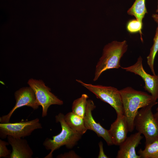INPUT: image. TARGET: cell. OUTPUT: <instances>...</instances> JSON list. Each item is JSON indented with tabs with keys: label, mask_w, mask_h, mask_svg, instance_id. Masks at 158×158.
Instances as JSON below:
<instances>
[{
	"label": "cell",
	"mask_w": 158,
	"mask_h": 158,
	"mask_svg": "<svg viewBox=\"0 0 158 158\" xmlns=\"http://www.w3.org/2000/svg\"><path fill=\"white\" fill-rule=\"evenodd\" d=\"M56 122L61 125V132L53 136V139L47 138L43 142V145L49 153L44 158H52L53 153L61 147L65 145L68 149H71L76 145L83 135L73 130L68 125L64 119V115L60 113L55 116Z\"/></svg>",
	"instance_id": "cell-3"
},
{
	"label": "cell",
	"mask_w": 158,
	"mask_h": 158,
	"mask_svg": "<svg viewBox=\"0 0 158 158\" xmlns=\"http://www.w3.org/2000/svg\"><path fill=\"white\" fill-rule=\"evenodd\" d=\"M138 154L141 158H158V138L145 145L144 149H140Z\"/></svg>",
	"instance_id": "cell-17"
},
{
	"label": "cell",
	"mask_w": 158,
	"mask_h": 158,
	"mask_svg": "<svg viewBox=\"0 0 158 158\" xmlns=\"http://www.w3.org/2000/svg\"><path fill=\"white\" fill-rule=\"evenodd\" d=\"M123 107V114L127 121L128 131H133L135 118L140 108L156 101L153 97L146 92L137 90L130 87L119 90Z\"/></svg>",
	"instance_id": "cell-1"
},
{
	"label": "cell",
	"mask_w": 158,
	"mask_h": 158,
	"mask_svg": "<svg viewBox=\"0 0 158 158\" xmlns=\"http://www.w3.org/2000/svg\"><path fill=\"white\" fill-rule=\"evenodd\" d=\"M145 1L146 0H135L127 12L129 15L134 16L136 19L142 23L143 19L147 13Z\"/></svg>",
	"instance_id": "cell-15"
},
{
	"label": "cell",
	"mask_w": 158,
	"mask_h": 158,
	"mask_svg": "<svg viewBox=\"0 0 158 158\" xmlns=\"http://www.w3.org/2000/svg\"><path fill=\"white\" fill-rule=\"evenodd\" d=\"M154 116L158 123V111L157 112L154 114Z\"/></svg>",
	"instance_id": "cell-24"
},
{
	"label": "cell",
	"mask_w": 158,
	"mask_h": 158,
	"mask_svg": "<svg viewBox=\"0 0 158 158\" xmlns=\"http://www.w3.org/2000/svg\"><path fill=\"white\" fill-rule=\"evenodd\" d=\"M138 132L131 135L119 146L116 158H141L136 152V148L141 143L143 137Z\"/></svg>",
	"instance_id": "cell-11"
},
{
	"label": "cell",
	"mask_w": 158,
	"mask_h": 158,
	"mask_svg": "<svg viewBox=\"0 0 158 158\" xmlns=\"http://www.w3.org/2000/svg\"><path fill=\"white\" fill-rule=\"evenodd\" d=\"M158 103L156 101L140 108L134 118L135 128L145 137V145L158 138V123L152 111L153 107Z\"/></svg>",
	"instance_id": "cell-4"
},
{
	"label": "cell",
	"mask_w": 158,
	"mask_h": 158,
	"mask_svg": "<svg viewBox=\"0 0 158 158\" xmlns=\"http://www.w3.org/2000/svg\"><path fill=\"white\" fill-rule=\"evenodd\" d=\"M128 48L126 40L121 42L114 41L106 44L96 66L93 81L97 80L104 71L121 67V59L126 52Z\"/></svg>",
	"instance_id": "cell-2"
},
{
	"label": "cell",
	"mask_w": 158,
	"mask_h": 158,
	"mask_svg": "<svg viewBox=\"0 0 158 158\" xmlns=\"http://www.w3.org/2000/svg\"><path fill=\"white\" fill-rule=\"evenodd\" d=\"M7 139L12 148L9 158H32L33 151L26 139L15 138L10 135L7 136Z\"/></svg>",
	"instance_id": "cell-13"
},
{
	"label": "cell",
	"mask_w": 158,
	"mask_h": 158,
	"mask_svg": "<svg viewBox=\"0 0 158 158\" xmlns=\"http://www.w3.org/2000/svg\"><path fill=\"white\" fill-rule=\"evenodd\" d=\"M64 119L69 127L75 131L83 135L87 130L85 125L84 118L72 111L64 115Z\"/></svg>",
	"instance_id": "cell-14"
},
{
	"label": "cell",
	"mask_w": 158,
	"mask_h": 158,
	"mask_svg": "<svg viewBox=\"0 0 158 158\" xmlns=\"http://www.w3.org/2000/svg\"><path fill=\"white\" fill-rule=\"evenodd\" d=\"M156 11V12L158 13V0H157V8Z\"/></svg>",
	"instance_id": "cell-25"
},
{
	"label": "cell",
	"mask_w": 158,
	"mask_h": 158,
	"mask_svg": "<svg viewBox=\"0 0 158 158\" xmlns=\"http://www.w3.org/2000/svg\"><path fill=\"white\" fill-rule=\"evenodd\" d=\"M109 130L114 145L119 146L127 138L129 132L125 116L117 115L116 120L111 124Z\"/></svg>",
	"instance_id": "cell-12"
},
{
	"label": "cell",
	"mask_w": 158,
	"mask_h": 158,
	"mask_svg": "<svg viewBox=\"0 0 158 158\" xmlns=\"http://www.w3.org/2000/svg\"><path fill=\"white\" fill-rule=\"evenodd\" d=\"M58 158H80L73 150H71L68 152L64 153L58 155L56 157Z\"/></svg>",
	"instance_id": "cell-21"
},
{
	"label": "cell",
	"mask_w": 158,
	"mask_h": 158,
	"mask_svg": "<svg viewBox=\"0 0 158 158\" xmlns=\"http://www.w3.org/2000/svg\"><path fill=\"white\" fill-rule=\"evenodd\" d=\"M93 101L87 99L84 120L87 130L94 131L99 137H102L109 146L114 145L109 130L104 128L100 124L97 123L94 119L92 111L95 108Z\"/></svg>",
	"instance_id": "cell-10"
},
{
	"label": "cell",
	"mask_w": 158,
	"mask_h": 158,
	"mask_svg": "<svg viewBox=\"0 0 158 158\" xmlns=\"http://www.w3.org/2000/svg\"><path fill=\"white\" fill-rule=\"evenodd\" d=\"M88 95L85 94H83L81 97L75 100L72 104V112L84 118L86 111Z\"/></svg>",
	"instance_id": "cell-16"
},
{
	"label": "cell",
	"mask_w": 158,
	"mask_h": 158,
	"mask_svg": "<svg viewBox=\"0 0 158 158\" xmlns=\"http://www.w3.org/2000/svg\"><path fill=\"white\" fill-rule=\"evenodd\" d=\"M127 72L133 73L140 76L145 83V90L150 94L155 101L158 99V75H152L147 73L142 65V58L140 56L136 62L127 67H121Z\"/></svg>",
	"instance_id": "cell-9"
},
{
	"label": "cell",
	"mask_w": 158,
	"mask_h": 158,
	"mask_svg": "<svg viewBox=\"0 0 158 158\" xmlns=\"http://www.w3.org/2000/svg\"><path fill=\"white\" fill-rule=\"evenodd\" d=\"M158 51V25L153 39V44L150 48L149 54L147 57V63L153 75H156L154 68V63L156 55Z\"/></svg>",
	"instance_id": "cell-18"
},
{
	"label": "cell",
	"mask_w": 158,
	"mask_h": 158,
	"mask_svg": "<svg viewBox=\"0 0 158 158\" xmlns=\"http://www.w3.org/2000/svg\"><path fill=\"white\" fill-rule=\"evenodd\" d=\"M143 23L136 19L129 20L127 23L126 28L127 30L131 33L139 32L141 36Z\"/></svg>",
	"instance_id": "cell-19"
},
{
	"label": "cell",
	"mask_w": 158,
	"mask_h": 158,
	"mask_svg": "<svg viewBox=\"0 0 158 158\" xmlns=\"http://www.w3.org/2000/svg\"><path fill=\"white\" fill-rule=\"evenodd\" d=\"M9 145L8 142L0 139V158H9L12 152L8 150L6 147Z\"/></svg>",
	"instance_id": "cell-20"
},
{
	"label": "cell",
	"mask_w": 158,
	"mask_h": 158,
	"mask_svg": "<svg viewBox=\"0 0 158 158\" xmlns=\"http://www.w3.org/2000/svg\"><path fill=\"white\" fill-rule=\"evenodd\" d=\"M152 17L154 20L157 23L158 25V13L153 14L152 15Z\"/></svg>",
	"instance_id": "cell-23"
},
{
	"label": "cell",
	"mask_w": 158,
	"mask_h": 158,
	"mask_svg": "<svg viewBox=\"0 0 158 158\" xmlns=\"http://www.w3.org/2000/svg\"><path fill=\"white\" fill-rule=\"evenodd\" d=\"M28 84L33 90L39 104L42 107V117L47 116L51 105L63 104V101L51 92V89L46 86L42 80L31 78L29 80Z\"/></svg>",
	"instance_id": "cell-7"
},
{
	"label": "cell",
	"mask_w": 158,
	"mask_h": 158,
	"mask_svg": "<svg viewBox=\"0 0 158 158\" xmlns=\"http://www.w3.org/2000/svg\"><path fill=\"white\" fill-rule=\"evenodd\" d=\"M156 110L157 111H158V106L157 107Z\"/></svg>",
	"instance_id": "cell-26"
},
{
	"label": "cell",
	"mask_w": 158,
	"mask_h": 158,
	"mask_svg": "<svg viewBox=\"0 0 158 158\" xmlns=\"http://www.w3.org/2000/svg\"><path fill=\"white\" fill-rule=\"evenodd\" d=\"M39 119L14 123H0V137L4 139L8 135L15 138H21L30 135L35 130L42 129Z\"/></svg>",
	"instance_id": "cell-6"
},
{
	"label": "cell",
	"mask_w": 158,
	"mask_h": 158,
	"mask_svg": "<svg viewBox=\"0 0 158 158\" xmlns=\"http://www.w3.org/2000/svg\"><path fill=\"white\" fill-rule=\"evenodd\" d=\"M14 96L16 100L15 105L8 114L0 117L1 123L9 122L13 114L18 108L27 106L35 110L37 109L40 106L33 90L30 86L20 89L15 92Z\"/></svg>",
	"instance_id": "cell-8"
},
{
	"label": "cell",
	"mask_w": 158,
	"mask_h": 158,
	"mask_svg": "<svg viewBox=\"0 0 158 158\" xmlns=\"http://www.w3.org/2000/svg\"><path fill=\"white\" fill-rule=\"evenodd\" d=\"M99 147V153L98 156V158H108V157L104 153V151L103 143L100 141L98 144Z\"/></svg>",
	"instance_id": "cell-22"
},
{
	"label": "cell",
	"mask_w": 158,
	"mask_h": 158,
	"mask_svg": "<svg viewBox=\"0 0 158 158\" xmlns=\"http://www.w3.org/2000/svg\"><path fill=\"white\" fill-rule=\"evenodd\" d=\"M76 81L96 97L108 104L115 109L117 115L123 114L121 94L119 90L114 87L87 84L79 80Z\"/></svg>",
	"instance_id": "cell-5"
}]
</instances>
